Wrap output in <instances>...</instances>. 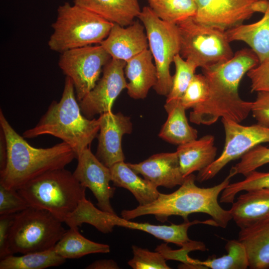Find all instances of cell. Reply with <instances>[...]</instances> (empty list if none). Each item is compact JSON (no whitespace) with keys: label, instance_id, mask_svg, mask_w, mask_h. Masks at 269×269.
I'll return each mask as SVG.
<instances>
[{"label":"cell","instance_id":"cell-24","mask_svg":"<svg viewBox=\"0 0 269 269\" xmlns=\"http://www.w3.org/2000/svg\"><path fill=\"white\" fill-rule=\"evenodd\" d=\"M238 240L245 248L250 269H269V221L240 229Z\"/></svg>","mask_w":269,"mask_h":269},{"label":"cell","instance_id":"cell-43","mask_svg":"<svg viewBox=\"0 0 269 269\" xmlns=\"http://www.w3.org/2000/svg\"><path fill=\"white\" fill-rule=\"evenodd\" d=\"M86 269H118L117 263L112 259L97 260L86 267Z\"/></svg>","mask_w":269,"mask_h":269},{"label":"cell","instance_id":"cell-31","mask_svg":"<svg viewBox=\"0 0 269 269\" xmlns=\"http://www.w3.org/2000/svg\"><path fill=\"white\" fill-rule=\"evenodd\" d=\"M149 7L161 19L168 23L178 22L197 12L196 0H148Z\"/></svg>","mask_w":269,"mask_h":269},{"label":"cell","instance_id":"cell-39","mask_svg":"<svg viewBox=\"0 0 269 269\" xmlns=\"http://www.w3.org/2000/svg\"><path fill=\"white\" fill-rule=\"evenodd\" d=\"M247 74L251 82L252 92H269V59L260 63Z\"/></svg>","mask_w":269,"mask_h":269},{"label":"cell","instance_id":"cell-19","mask_svg":"<svg viewBox=\"0 0 269 269\" xmlns=\"http://www.w3.org/2000/svg\"><path fill=\"white\" fill-rule=\"evenodd\" d=\"M152 56L146 49L127 61L125 67L127 93L134 99H143L157 81V71Z\"/></svg>","mask_w":269,"mask_h":269},{"label":"cell","instance_id":"cell-41","mask_svg":"<svg viewBox=\"0 0 269 269\" xmlns=\"http://www.w3.org/2000/svg\"><path fill=\"white\" fill-rule=\"evenodd\" d=\"M15 214L0 215V260L11 255L8 248V236Z\"/></svg>","mask_w":269,"mask_h":269},{"label":"cell","instance_id":"cell-16","mask_svg":"<svg viewBox=\"0 0 269 269\" xmlns=\"http://www.w3.org/2000/svg\"><path fill=\"white\" fill-rule=\"evenodd\" d=\"M142 22L134 21L126 26L114 23L100 45L112 58L125 62L148 49V43Z\"/></svg>","mask_w":269,"mask_h":269},{"label":"cell","instance_id":"cell-11","mask_svg":"<svg viewBox=\"0 0 269 269\" xmlns=\"http://www.w3.org/2000/svg\"><path fill=\"white\" fill-rule=\"evenodd\" d=\"M221 121L225 134L223 150L210 165L199 172L196 180L200 182L211 179L230 162L241 158L255 146L269 143V127L258 124L243 126L225 118Z\"/></svg>","mask_w":269,"mask_h":269},{"label":"cell","instance_id":"cell-2","mask_svg":"<svg viewBox=\"0 0 269 269\" xmlns=\"http://www.w3.org/2000/svg\"><path fill=\"white\" fill-rule=\"evenodd\" d=\"M231 177H227L220 183L210 187H200L195 184L196 176H187L180 187L170 194L159 193L153 202L138 205L132 210H124L122 217L128 220L136 217L152 215L159 221L164 222L171 216L182 217L188 221V216L192 213H202L208 215L219 227L226 228L232 220L229 210L224 209L219 204L218 197L229 184Z\"/></svg>","mask_w":269,"mask_h":269},{"label":"cell","instance_id":"cell-6","mask_svg":"<svg viewBox=\"0 0 269 269\" xmlns=\"http://www.w3.org/2000/svg\"><path fill=\"white\" fill-rule=\"evenodd\" d=\"M114 23L95 13L68 2L57 9L53 30L48 42L50 49L65 51L99 43L108 35Z\"/></svg>","mask_w":269,"mask_h":269},{"label":"cell","instance_id":"cell-20","mask_svg":"<svg viewBox=\"0 0 269 269\" xmlns=\"http://www.w3.org/2000/svg\"><path fill=\"white\" fill-rule=\"evenodd\" d=\"M214 141V136L207 134L178 145L176 152L184 177L195 171H201L215 160L217 147Z\"/></svg>","mask_w":269,"mask_h":269},{"label":"cell","instance_id":"cell-28","mask_svg":"<svg viewBox=\"0 0 269 269\" xmlns=\"http://www.w3.org/2000/svg\"><path fill=\"white\" fill-rule=\"evenodd\" d=\"M225 248L227 254L219 258H211L202 261L189 257L188 267L212 269H246L249 267L245 248L238 239L228 241Z\"/></svg>","mask_w":269,"mask_h":269},{"label":"cell","instance_id":"cell-27","mask_svg":"<svg viewBox=\"0 0 269 269\" xmlns=\"http://www.w3.org/2000/svg\"><path fill=\"white\" fill-rule=\"evenodd\" d=\"M55 252L65 259H78L94 253H108L110 247L93 242L83 236L78 227L70 228L55 246Z\"/></svg>","mask_w":269,"mask_h":269},{"label":"cell","instance_id":"cell-1","mask_svg":"<svg viewBox=\"0 0 269 269\" xmlns=\"http://www.w3.org/2000/svg\"><path fill=\"white\" fill-rule=\"evenodd\" d=\"M259 63L252 49L243 48L224 62L202 69L208 82L209 95L204 103L193 109L194 121L210 125L220 118L239 123L245 120L251 112L252 102L241 98L239 86L244 75Z\"/></svg>","mask_w":269,"mask_h":269},{"label":"cell","instance_id":"cell-33","mask_svg":"<svg viewBox=\"0 0 269 269\" xmlns=\"http://www.w3.org/2000/svg\"><path fill=\"white\" fill-rule=\"evenodd\" d=\"M245 177L242 181L229 183L221 193L220 203H232L236 195L241 191L269 188V172L254 170Z\"/></svg>","mask_w":269,"mask_h":269},{"label":"cell","instance_id":"cell-22","mask_svg":"<svg viewBox=\"0 0 269 269\" xmlns=\"http://www.w3.org/2000/svg\"><path fill=\"white\" fill-rule=\"evenodd\" d=\"M262 18L251 24H241L226 31L230 42L241 41L258 56L260 63L269 59V0Z\"/></svg>","mask_w":269,"mask_h":269},{"label":"cell","instance_id":"cell-15","mask_svg":"<svg viewBox=\"0 0 269 269\" xmlns=\"http://www.w3.org/2000/svg\"><path fill=\"white\" fill-rule=\"evenodd\" d=\"M100 125L98 144L95 155L106 166L123 161L125 155L122 140L125 134H130L133 125L129 117L112 111L101 114L98 118Z\"/></svg>","mask_w":269,"mask_h":269},{"label":"cell","instance_id":"cell-12","mask_svg":"<svg viewBox=\"0 0 269 269\" xmlns=\"http://www.w3.org/2000/svg\"><path fill=\"white\" fill-rule=\"evenodd\" d=\"M198 21L224 31L235 27L256 12L264 13L268 0H196Z\"/></svg>","mask_w":269,"mask_h":269},{"label":"cell","instance_id":"cell-3","mask_svg":"<svg viewBox=\"0 0 269 269\" xmlns=\"http://www.w3.org/2000/svg\"><path fill=\"white\" fill-rule=\"evenodd\" d=\"M0 127L7 146V163L0 171V184L7 188L17 190L48 171L65 168L77 158L72 148L63 141L44 148L31 146L12 127L1 109Z\"/></svg>","mask_w":269,"mask_h":269},{"label":"cell","instance_id":"cell-25","mask_svg":"<svg viewBox=\"0 0 269 269\" xmlns=\"http://www.w3.org/2000/svg\"><path fill=\"white\" fill-rule=\"evenodd\" d=\"M201 223V221L195 220L192 222L184 221L178 225L172 223L169 226L156 225L148 223L132 222L121 218L116 214L113 218V224L114 226L140 230L149 233L158 239L163 240L167 243H171L181 247L193 241L188 236L189 228L192 225Z\"/></svg>","mask_w":269,"mask_h":269},{"label":"cell","instance_id":"cell-13","mask_svg":"<svg viewBox=\"0 0 269 269\" xmlns=\"http://www.w3.org/2000/svg\"><path fill=\"white\" fill-rule=\"evenodd\" d=\"M125 61L111 58L104 66L103 75L95 86L79 102L83 115L89 119L112 111L120 93L127 87Z\"/></svg>","mask_w":269,"mask_h":269},{"label":"cell","instance_id":"cell-32","mask_svg":"<svg viewBox=\"0 0 269 269\" xmlns=\"http://www.w3.org/2000/svg\"><path fill=\"white\" fill-rule=\"evenodd\" d=\"M173 62L175 72L173 76L172 87L167 96L165 103H171L180 100L195 74L197 68L193 63L184 59L180 54L175 56Z\"/></svg>","mask_w":269,"mask_h":269},{"label":"cell","instance_id":"cell-30","mask_svg":"<svg viewBox=\"0 0 269 269\" xmlns=\"http://www.w3.org/2000/svg\"><path fill=\"white\" fill-rule=\"evenodd\" d=\"M54 248L20 256L10 255L0 260V269H44L59 266L66 259L58 255Z\"/></svg>","mask_w":269,"mask_h":269},{"label":"cell","instance_id":"cell-21","mask_svg":"<svg viewBox=\"0 0 269 269\" xmlns=\"http://www.w3.org/2000/svg\"><path fill=\"white\" fill-rule=\"evenodd\" d=\"M74 3L122 26L133 23L141 10L138 0H74Z\"/></svg>","mask_w":269,"mask_h":269},{"label":"cell","instance_id":"cell-17","mask_svg":"<svg viewBox=\"0 0 269 269\" xmlns=\"http://www.w3.org/2000/svg\"><path fill=\"white\" fill-rule=\"evenodd\" d=\"M127 163L135 173L157 187L172 188L181 185L186 177L181 172L176 151L155 154L137 163Z\"/></svg>","mask_w":269,"mask_h":269},{"label":"cell","instance_id":"cell-18","mask_svg":"<svg viewBox=\"0 0 269 269\" xmlns=\"http://www.w3.org/2000/svg\"><path fill=\"white\" fill-rule=\"evenodd\" d=\"M229 211L240 229L269 221V188L247 191L232 203Z\"/></svg>","mask_w":269,"mask_h":269},{"label":"cell","instance_id":"cell-4","mask_svg":"<svg viewBox=\"0 0 269 269\" xmlns=\"http://www.w3.org/2000/svg\"><path fill=\"white\" fill-rule=\"evenodd\" d=\"M99 129L98 119H89L82 114L72 81L66 76L60 101H53L35 127L25 131L22 136L25 138L54 136L67 143L77 156L90 147Z\"/></svg>","mask_w":269,"mask_h":269},{"label":"cell","instance_id":"cell-26","mask_svg":"<svg viewBox=\"0 0 269 269\" xmlns=\"http://www.w3.org/2000/svg\"><path fill=\"white\" fill-rule=\"evenodd\" d=\"M164 107L168 117L158 134L160 138L178 145L197 138V130L189 125L185 115L186 109L180 101L165 103Z\"/></svg>","mask_w":269,"mask_h":269},{"label":"cell","instance_id":"cell-40","mask_svg":"<svg viewBox=\"0 0 269 269\" xmlns=\"http://www.w3.org/2000/svg\"><path fill=\"white\" fill-rule=\"evenodd\" d=\"M251 112L258 124L269 127V92H259L252 102Z\"/></svg>","mask_w":269,"mask_h":269},{"label":"cell","instance_id":"cell-8","mask_svg":"<svg viewBox=\"0 0 269 269\" xmlns=\"http://www.w3.org/2000/svg\"><path fill=\"white\" fill-rule=\"evenodd\" d=\"M176 25L180 37L179 54L197 68H207L234 55L226 31L201 23L194 17Z\"/></svg>","mask_w":269,"mask_h":269},{"label":"cell","instance_id":"cell-38","mask_svg":"<svg viewBox=\"0 0 269 269\" xmlns=\"http://www.w3.org/2000/svg\"><path fill=\"white\" fill-rule=\"evenodd\" d=\"M197 250L204 252L207 250V248L203 243L195 241L193 243L182 247L181 249L177 250H172L167 246V244H161L157 246L155 249V251L160 252L166 260L179 261L183 263L184 266L189 264L188 253Z\"/></svg>","mask_w":269,"mask_h":269},{"label":"cell","instance_id":"cell-10","mask_svg":"<svg viewBox=\"0 0 269 269\" xmlns=\"http://www.w3.org/2000/svg\"><path fill=\"white\" fill-rule=\"evenodd\" d=\"M111 58L100 44L61 53L59 66L66 76L72 80L79 102L95 86L102 70Z\"/></svg>","mask_w":269,"mask_h":269},{"label":"cell","instance_id":"cell-5","mask_svg":"<svg viewBox=\"0 0 269 269\" xmlns=\"http://www.w3.org/2000/svg\"><path fill=\"white\" fill-rule=\"evenodd\" d=\"M17 191L29 206L46 210L63 222L86 196V188L65 168L48 171Z\"/></svg>","mask_w":269,"mask_h":269},{"label":"cell","instance_id":"cell-9","mask_svg":"<svg viewBox=\"0 0 269 269\" xmlns=\"http://www.w3.org/2000/svg\"><path fill=\"white\" fill-rule=\"evenodd\" d=\"M138 18L144 26L149 50L156 68L157 81L153 88L157 94L167 97L173 81L170 65L175 56L180 52L177 26L161 19L149 6L143 7Z\"/></svg>","mask_w":269,"mask_h":269},{"label":"cell","instance_id":"cell-37","mask_svg":"<svg viewBox=\"0 0 269 269\" xmlns=\"http://www.w3.org/2000/svg\"><path fill=\"white\" fill-rule=\"evenodd\" d=\"M28 207L17 190L0 184V215L15 214Z\"/></svg>","mask_w":269,"mask_h":269},{"label":"cell","instance_id":"cell-23","mask_svg":"<svg viewBox=\"0 0 269 269\" xmlns=\"http://www.w3.org/2000/svg\"><path fill=\"white\" fill-rule=\"evenodd\" d=\"M110 170L114 185L129 190L139 205L149 204L158 198L160 192L157 187L140 177L124 161L114 164Z\"/></svg>","mask_w":269,"mask_h":269},{"label":"cell","instance_id":"cell-7","mask_svg":"<svg viewBox=\"0 0 269 269\" xmlns=\"http://www.w3.org/2000/svg\"><path fill=\"white\" fill-rule=\"evenodd\" d=\"M62 223L48 211L30 206L16 213L8 236L10 254L54 248L66 231Z\"/></svg>","mask_w":269,"mask_h":269},{"label":"cell","instance_id":"cell-35","mask_svg":"<svg viewBox=\"0 0 269 269\" xmlns=\"http://www.w3.org/2000/svg\"><path fill=\"white\" fill-rule=\"evenodd\" d=\"M209 86L205 76L195 74L180 101L186 109H193L204 103L209 95Z\"/></svg>","mask_w":269,"mask_h":269},{"label":"cell","instance_id":"cell-34","mask_svg":"<svg viewBox=\"0 0 269 269\" xmlns=\"http://www.w3.org/2000/svg\"><path fill=\"white\" fill-rule=\"evenodd\" d=\"M268 163H269V147L260 144L242 156L241 160L232 167L228 175L231 177L237 174L246 176Z\"/></svg>","mask_w":269,"mask_h":269},{"label":"cell","instance_id":"cell-29","mask_svg":"<svg viewBox=\"0 0 269 269\" xmlns=\"http://www.w3.org/2000/svg\"><path fill=\"white\" fill-rule=\"evenodd\" d=\"M112 214L95 207L85 196L64 222L69 228L78 227L84 223L89 224L99 231L106 234L112 232L114 227L111 223Z\"/></svg>","mask_w":269,"mask_h":269},{"label":"cell","instance_id":"cell-42","mask_svg":"<svg viewBox=\"0 0 269 269\" xmlns=\"http://www.w3.org/2000/svg\"><path fill=\"white\" fill-rule=\"evenodd\" d=\"M7 160V146L4 133L0 127V171L5 167Z\"/></svg>","mask_w":269,"mask_h":269},{"label":"cell","instance_id":"cell-14","mask_svg":"<svg viewBox=\"0 0 269 269\" xmlns=\"http://www.w3.org/2000/svg\"><path fill=\"white\" fill-rule=\"evenodd\" d=\"M78 163L73 173L81 185L89 188L97 201L98 207L104 211L116 214L110 200L113 197L116 188L111 187L110 168L104 165L89 147L77 156Z\"/></svg>","mask_w":269,"mask_h":269},{"label":"cell","instance_id":"cell-36","mask_svg":"<svg viewBox=\"0 0 269 269\" xmlns=\"http://www.w3.org/2000/svg\"><path fill=\"white\" fill-rule=\"evenodd\" d=\"M133 258L128 264L133 269H169L166 260L159 252L132 246Z\"/></svg>","mask_w":269,"mask_h":269}]
</instances>
